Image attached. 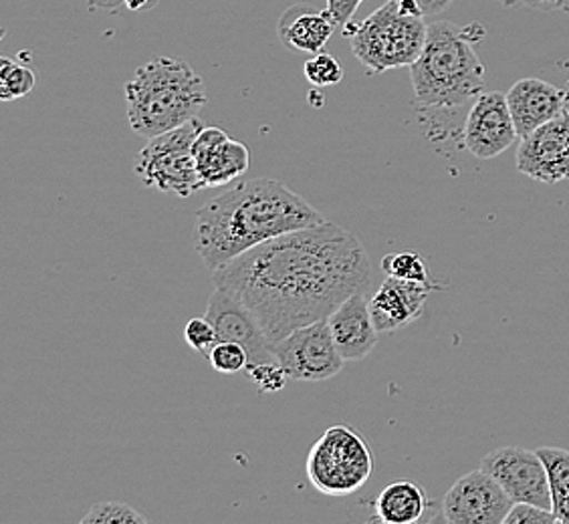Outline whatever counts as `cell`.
Masks as SVG:
<instances>
[{
  "instance_id": "obj_1",
  "label": "cell",
  "mask_w": 569,
  "mask_h": 524,
  "mask_svg": "<svg viewBox=\"0 0 569 524\" xmlns=\"http://www.w3.org/2000/svg\"><path fill=\"white\" fill-rule=\"evenodd\" d=\"M212 281L239 296L277 343L368 293L372 266L358 236L326 220L254 246L212 271Z\"/></svg>"
},
{
  "instance_id": "obj_2",
  "label": "cell",
  "mask_w": 569,
  "mask_h": 524,
  "mask_svg": "<svg viewBox=\"0 0 569 524\" xmlns=\"http://www.w3.org/2000/svg\"><path fill=\"white\" fill-rule=\"evenodd\" d=\"M326 219L306 198L273 178H252L212 198L197 212L194 246L210 271L287 232Z\"/></svg>"
},
{
  "instance_id": "obj_3",
  "label": "cell",
  "mask_w": 569,
  "mask_h": 524,
  "mask_svg": "<svg viewBox=\"0 0 569 524\" xmlns=\"http://www.w3.org/2000/svg\"><path fill=\"white\" fill-rule=\"evenodd\" d=\"M477 39L469 27L449 21L428 24L427 43L410 67L420 108L457 110L485 91V66L475 53Z\"/></svg>"
},
{
  "instance_id": "obj_4",
  "label": "cell",
  "mask_w": 569,
  "mask_h": 524,
  "mask_svg": "<svg viewBox=\"0 0 569 524\" xmlns=\"http://www.w3.org/2000/svg\"><path fill=\"white\" fill-rule=\"evenodd\" d=\"M207 99L202 77L174 57H156L138 67L126 83L128 120L143 138H156L194 120Z\"/></svg>"
},
{
  "instance_id": "obj_5",
  "label": "cell",
  "mask_w": 569,
  "mask_h": 524,
  "mask_svg": "<svg viewBox=\"0 0 569 524\" xmlns=\"http://www.w3.org/2000/svg\"><path fill=\"white\" fill-rule=\"evenodd\" d=\"M341 33L350 39L351 53L368 73L380 75L398 67H412L427 43L425 17L408 14L398 0H386L363 21H350Z\"/></svg>"
},
{
  "instance_id": "obj_6",
  "label": "cell",
  "mask_w": 569,
  "mask_h": 524,
  "mask_svg": "<svg viewBox=\"0 0 569 524\" xmlns=\"http://www.w3.org/2000/svg\"><path fill=\"white\" fill-rule=\"evenodd\" d=\"M306 472L321 494L350 496L372 478V450L353 427L338 424L328 427L311 446Z\"/></svg>"
},
{
  "instance_id": "obj_7",
  "label": "cell",
  "mask_w": 569,
  "mask_h": 524,
  "mask_svg": "<svg viewBox=\"0 0 569 524\" xmlns=\"http://www.w3.org/2000/svg\"><path fill=\"white\" fill-rule=\"evenodd\" d=\"M200 130L202 123L194 118L176 130L150 138L136 160V174L142 180L143 187L180 198L192 196L202 190L197 158L192 152Z\"/></svg>"
},
{
  "instance_id": "obj_8",
  "label": "cell",
  "mask_w": 569,
  "mask_h": 524,
  "mask_svg": "<svg viewBox=\"0 0 569 524\" xmlns=\"http://www.w3.org/2000/svg\"><path fill=\"white\" fill-rule=\"evenodd\" d=\"M273 351L289 380L296 382H326L341 373L346 365L336 347L328 319L296 329L273 343Z\"/></svg>"
},
{
  "instance_id": "obj_9",
  "label": "cell",
  "mask_w": 569,
  "mask_h": 524,
  "mask_svg": "<svg viewBox=\"0 0 569 524\" xmlns=\"http://www.w3.org/2000/svg\"><path fill=\"white\" fill-rule=\"evenodd\" d=\"M481 468L503 486L513 503L537 504L551 511L548 468L533 450L503 446L487 454Z\"/></svg>"
},
{
  "instance_id": "obj_10",
  "label": "cell",
  "mask_w": 569,
  "mask_h": 524,
  "mask_svg": "<svg viewBox=\"0 0 569 524\" xmlns=\"http://www.w3.org/2000/svg\"><path fill=\"white\" fill-rule=\"evenodd\" d=\"M513 501L485 470H472L455 482L442 501V518L450 524H505Z\"/></svg>"
},
{
  "instance_id": "obj_11",
  "label": "cell",
  "mask_w": 569,
  "mask_h": 524,
  "mask_svg": "<svg viewBox=\"0 0 569 524\" xmlns=\"http://www.w3.org/2000/svg\"><path fill=\"white\" fill-rule=\"evenodd\" d=\"M515 164L521 174L543 184L569 180V111L521 138Z\"/></svg>"
},
{
  "instance_id": "obj_12",
  "label": "cell",
  "mask_w": 569,
  "mask_h": 524,
  "mask_svg": "<svg viewBox=\"0 0 569 524\" xmlns=\"http://www.w3.org/2000/svg\"><path fill=\"white\" fill-rule=\"evenodd\" d=\"M519 138L507 95L499 91H482L472 101L465 121L462 142L479 160H493L507 152Z\"/></svg>"
},
{
  "instance_id": "obj_13",
  "label": "cell",
  "mask_w": 569,
  "mask_h": 524,
  "mask_svg": "<svg viewBox=\"0 0 569 524\" xmlns=\"http://www.w3.org/2000/svg\"><path fill=\"white\" fill-rule=\"evenodd\" d=\"M204 318L209 319L217 329L219 341L239 343L247 350L249 365L277 361L273 343H271V339L267 337V333L259 325L257 318L252 315L251 309L227 289L214 286Z\"/></svg>"
},
{
  "instance_id": "obj_14",
  "label": "cell",
  "mask_w": 569,
  "mask_h": 524,
  "mask_svg": "<svg viewBox=\"0 0 569 524\" xmlns=\"http://www.w3.org/2000/svg\"><path fill=\"white\" fill-rule=\"evenodd\" d=\"M192 152L197 158L200 187H227L241 178L251 164L249 148L232 140L220 128H202L194 140Z\"/></svg>"
},
{
  "instance_id": "obj_15",
  "label": "cell",
  "mask_w": 569,
  "mask_h": 524,
  "mask_svg": "<svg viewBox=\"0 0 569 524\" xmlns=\"http://www.w3.org/2000/svg\"><path fill=\"white\" fill-rule=\"evenodd\" d=\"M432 291H438V284L388 276L370 299V313L378 333H395L422 318Z\"/></svg>"
},
{
  "instance_id": "obj_16",
  "label": "cell",
  "mask_w": 569,
  "mask_h": 524,
  "mask_svg": "<svg viewBox=\"0 0 569 524\" xmlns=\"http://www.w3.org/2000/svg\"><path fill=\"white\" fill-rule=\"evenodd\" d=\"M507 103L519 138L569 111V93L543 79L527 77L507 91Z\"/></svg>"
},
{
  "instance_id": "obj_17",
  "label": "cell",
  "mask_w": 569,
  "mask_h": 524,
  "mask_svg": "<svg viewBox=\"0 0 569 524\" xmlns=\"http://www.w3.org/2000/svg\"><path fill=\"white\" fill-rule=\"evenodd\" d=\"M336 347L346 361L366 360L378 343V329L370 313V299L356 293L343 301L328 319Z\"/></svg>"
},
{
  "instance_id": "obj_18",
  "label": "cell",
  "mask_w": 569,
  "mask_h": 524,
  "mask_svg": "<svg viewBox=\"0 0 569 524\" xmlns=\"http://www.w3.org/2000/svg\"><path fill=\"white\" fill-rule=\"evenodd\" d=\"M338 22L333 14L323 9L318 11L311 4H293L283 12L277 24V33L287 49L303 53H321L331 34L336 33Z\"/></svg>"
},
{
  "instance_id": "obj_19",
  "label": "cell",
  "mask_w": 569,
  "mask_h": 524,
  "mask_svg": "<svg viewBox=\"0 0 569 524\" xmlns=\"http://www.w3.org/2000/svg\"><path fill=\"white\" fill-rule=\"evenodd\" d=\"M428 496L415 482L398 481L386 486L376 498L373 521L386 524H415L427 514Z\"/></svg>"
},
{
  "instance_id": "obj_20",
  "label": "cell",
  "mask_w": 569,
  "mask_h": 524,
  "mask_svg": "<svg viewBox=\"0 0 569 524\" xmlns=\"http://www.w3.org/2000/svg\"><path fill=\"white\" fill-rule=\"evenodd\" d=\"M537 454L548 468L551 511L559 524H569V450L546 446L537 450Z\"/></svg>"
},
{
  "instance_id": "obj_21",
  "label": "cell",
  "mask_w": 569,
  "mask_h": 524,
  "mask_svg": "<svg viewBox=\"0 0 569 524\" xmlns=\"http://www.w3.org/2000/svg\"><path fill=\"white\" fill-rule=\"evenodd\" d=\"M37 77L31 67L22 66L11 57L0 59V99L14 101V99L29 95L34 89Z\"/></svg>"
},
{
  "instance_id": "obj_22",
  "label": "cell",
  "mask_w": 569,
  "mask_h": 524,
  "mask_svg": "<svg viewBox=\"0 0 569 524\" xmlns=\"http://www.w3.org/2000/svg\"><path fill=\"white\" fill-rule=\"evenodd\" d=\"M382 271L388 276L415 283H432L428 276L427 262L415 251L395 252L382 259Z\"/></svg>"
},
{
  "instance_id": "obj_23",
  "label": "cell",
  "mask_w": 569,
  "mask_h": 524,
  "mask_svg": "<svg viewBox=\"0 0 569 524\" xmlns=\"http://www.w3.org/2000/svg\"><path fill=\"white\" fill-rule=\"evenodd\" d=\"M306 79L313 88H331L343 81V66L326 51L316 53L303 66Z\"/></svg>"
},
{
  "instance_id": "obj_24",
  "label": "cell",
  "mask_w": 569,
  "mask_h": 524,
  "mask_svg": "<svg viewBox=\"0 0 569 524\" xmlns=\"http://www.w3.org/2000/svg\"><path fill=\"white\" fill-rule=\"evenodd\" d=\"M83 524H148V518L123 503H98L91 506L83 518Z\"/></svg>"
},
{
  "instance_id": "obj_25",
  "label": "cell",
  "mask_w": 569,
  "mask_h": 524,
  "mask_svg": "<svg viewBox=\"0 0 569 524\" xmlns=\"http://www.w3.org/2000/svg\"><path fill=\"white\" fill-rule=\"evenodd\" d=\"M207 360L210 365L220 373L234 375L241 373L249 367V353L239 343H230V341H219L212 350L209 351Z\"/></svg>"
},
{
  "instance_id": "obj_26",
  "label": "cell",
  "mask_w": 569,
  "mask_h": 524,
  "mask_svg": "<svg viewBox=\"0 0 569 524\" xmlns=\"http://www.w3.org/2000/svg\"><path fill=\"white\" fill-rule=\"evenodd\" d=\"M244 373L249 375V380L257 385V390L261 393L281 392L289 382V375L279 361L252 363L244 370Z\"/></svg>"
},
{
  "instance_id": "obj_27",
  "label": "cell",
  "mask_w": 569,
  "mask_h": 524,
  "mask_svg": "<svg viewBox=\"0 0 569 524\" xmlns=\"http://www.w3.org/2000/svg\"><path fill=\"white\" fill-rule=\"evenodd\" d=\"M184 337L192 350L209 355V351L217 345V329L207 318L190 319L184 329Z\"/></svg>"
},
{
  "instance_id": "obj_28",
  "label": "cell",
  "mask_w": 569,
  "mask_h": 524,
  "mask_svg": "<svg viewBox=\"0 0 569 524\" xmlns=\"http://www.w3.org/2000/svg\"><path fill=\"white\" fill-rule=\"evenodd\" d=\"M558 516L553 511L541 508L537 504L515 503L511 513L507 514L505 524H556Z\"/></svg>"
},
{
  "instance_id": "obj_29",
  "label": "cell",
  "mask_w": 569,
  "mask_h": 524,
  "mask_svg": "<svg viewBox=\"0 0 569 524\" xmlns=\"http://www.w3.org/2000/svg\"><path fill=\"white\" fill-rule=\"evenodd\" d=\"M503 7H529L537 11L569 12V0H499Z\"/></svg>"
},
{
  "instance_id": "obj_30",
  "label": "cell",
  "mask_w": 569,
  "mask_h": 524,
  "mask_svg": "<svg viewBox=\"0 0 569 524\" xmlns=\"http://www.w3.org/2000/svg\"><path fill=\"white\" fill-rule=\"evenodd\" d=\"M361 2H363V0H328V7H326V9L333 14L338 27L343 29V27L353 19L356 11L360 9Z\"/></svg>"
},
{
  "instance_id": "obj_31",
  "label": "cell",
  "mask_w": 569,
  "mask_h": 524,
  "mask_svg": "<svg viewBox=\"0 0 569 524\" xmlns=\"http://www.w3.org/2000/svg\"><path fill=\"white\" fill-rule=\"evenodd\" d=\"M417 2L420 4L422 12H425V17L440 14V12L447 11L450 4H452V0H417Z\"/></svg>"
},
{
  "instance_id": "obj_32",
  "label": "cell",
  "mask_w": 569,
  "mask_h": 524,
  "mask_svg": "<svg viewBox=\"0 0 569 524\" xmlns=\"http://www.w3.org/2000/svg\"><path fill=\"white\" fill-rule=\"evenodd\" d=\"M89 11H108L116 12L121 4H126V0H88Z\"/></svg>"
},
{
  "instance_id": "obj_33",
  "label": "cell",
  "mask_w": 569,
  "mask_h": 524,
  "mask_svg": "<svg viewBox=\"0 0 569 524\" xmlns=\"http://www.w3.org/2000/svg\"><path fill=\"white\" fill-rule=\"evenodd\" d=\"M156 4H158V0H126V7H128V11L133 12L152 11Z\"/></svg>"
}]
</instances>
